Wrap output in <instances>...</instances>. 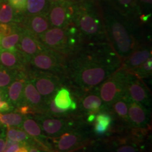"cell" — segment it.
Here are the masks:
<instances>
[{
    "label": "cell",
    "instance_id": "1",
    "mask_svg": "<svg viewBox=\"0 0 152 152\" xmlns=\"http://www.w3.org/2000/svg\"><path fill=\"white\" fill-rule=\"evenodd\" d=\"M121 66L122 61L109 42L83 43L67 58L64 73L73 86L87 93Z\"/></svg>",
    "mask_w": 152,
    "mask_h": 152
},
{
    "label": "cell",
    "instance_id": "2",
    "mask_svg": "<svg viewBox=\"0 0 152 152\" xmlns=\"http://www.w3.org/2000/svg\"><path fill=\"white\" fill-rule=\"evenodd\" d=\"M99 5L108 42L122 63L142 45L140 25L117 10L108 0H96Z\"/></svg>",
    "mask_w": 152,
    "mask_h": 152
},
{
    "label": "cell",
    "instance_id": "3",
    "mask_svg": "<svg viewBox=\"0 0 152 152\" xmlns=\"http://www.w3.org/2000/svg\"><path fill=\"white\" fill-rule=\"evenodd\" d=\"M72 23L83 43L109 42L99 5L96 0H73Z\"/></svg>",
    "mask_w": 152,
    "mask_h": 152
},
{
    "label": "cell",
    "instance_id": "4",
    "mask_svg": "<svg viewBox=\"0 0 152 152\" xmlns=\"http://www.w3.org/2000/svg\"><path fill=\"white\" fill-rule=\"evenodd\" d=\"M37 38L45 47L66 58L73 54L83 44L78 30L72 23L66 28L51 27Z\"/></svg>",
    "mask_w": 152,
    "mask_h": 152
},
{
    "label": "cell",
    "instance_id": "5",
    "mask_svg": "<svg viewBox=\"0 0 152 152\" xmlns=\"http://www.w3.org/2000/svg\"><path fill=\"white\" fill-rule=\"evenodd\" d=\"M130 75L121 67L99 85V94L106 108L111 107L116 101L125 97Z\"/></svg>",
    "mask_w": 152,
    "mask_h": 152
},
{
    "label": "cell",
    "instance_id": "6",
    "mask_svg": "<svg viewBox=\"0 0 152 152\" xmlns=\"http://www.w3.org/2000/svg\"><path fill=\"white\" fill-rule=\"evenodd\" d=\"M42 130L47 136L56 138L66 132L78 128L79 123L68 116H53L47 114H39L35 117Z\"/></svg>",
    "mask_w": 152,
    "mask_h": 152
},
{
    "label": "cell",
    "instance_id": "7",
    "mask_svg": "<svg viewBox=\"0 0 152 152\" xmlns=\"http://www.w3.org/2000/svg\"><path fill=\"white\" fill-rule=\"evenodd\" d=\"M66 56L48 48L33 56L28 61V66L33 70L49 72L56 75L64 73Z\"/></svg>",
    "mask_w": 152,
    "mask_h": 152
},
{
    "label": "cell",
    "instance_id": "8",
    "mask_svg": "<svg viewBox=\"0 0 152 152\" xmlns=\"http://www.w3.org/2000/svg\"><path fill=\"white\" fill-rule=\"evenodd\" d=\"M27 75L45 102L54 98L55 94L61 87V80L56 74L33 70L28 71Z\"/></svg>",
    "mask_w": 152,
    "mask_h": 152
},
{
    "label": "cell",
    "instance_id": "9",
    "mask_svg": "<svg viewBox=\"0 0 152 152\" xmlns=\"http://www.w3.org/2000/svg\"><path fill=\"white\" fill-rule=\"evenodd\" d=\"M73 0L51 3L47 18L51 27L66 28L72 23Z\"/></svg>",
    "mask_w": 152,
    "mask_h": 152
},
{
    "label": "cell",
    "instance_id": "10",
    "mask_svg": "<svg viewBox=\"0 0 152 152\" xmlns=\"http://www.w3.org/2000/svg\"><path fill=\"white\" fill-rule=\"evenodd\" d=\"M123 99L126 101L127 103L129 102H138L147 107H149L151 105L149 89L142 79L138 78L132 73L127 85L126 94Z\"/></svg>",
    "mask_w": 152,
    "mask_h": 152
},
{
    "label": "cell",
    "instance_id": "11",
    "mask_svg": "<svg viewBox=\"0 0 152 152\" xmlns=\"http://www.w3.org/2000/svg\"><path fill=\"white\" fill-rule=\"evenodd\" d=\"M54 141L53 152H71L80 148L89 141V137L77 130L63 134Z\"/></svg>",
    "mask_w": 152,
    "mask_h": 152
},
{
    "label": "cell",
    "instance_id": "12",
    "mask_svg": "<svg viewBox=\"0 0 152 152\" xmlns=\"http://www.w3.org/2000/svg\"><path fill=\"white\" fill-rule=\"evenodd\" d=\"M46 48L38 39L37 37L23 27L20 40L16 45V49L23 57L28 65L32 57Z\"/></svg>",
    "mask_w": 152,
    "mask_h": 152
},
{
    "label": "cell",
    "instance_id": "13",
    "mask_svg": "<svg viewBox=\"0 0 152 152\" xmlns=\"http://www.w3.org/2000/svg\"><path fill=\"white\" fill-rule=\"evenodd\" d=\"M27 77V71H19L14 80L7 87V101L15 109L23 104V88Z\"/></svg>",
    "mask_w": 152,
    "mask_h": 152
},
{
    "label": "cell",
    "instance_id": "14",
    "mask_svg": "<svg viewBox=\"0 0 152 152\" xmlns=\"http://www.w3.org/2000/svg\"><path fill=\"white\" fill-rule=\"evenodd\" d=\"M129 125L144 129L150 122V113L145 106L135 102H128Z\"/></svg>",
    "mask_w": 152,
    "mask_h": 152
},
{
    "label": "cell",
    "instance_id": "15",
    "mask_svg": "<svg viewBox=\"0 0 152 152\" xmlns=\"http://www.w3.org/2000/svg\"><path fill=\"white\" fill-rule=\"evenodd\" d=\"M23 104L29 106L35 113H45V100L28 77L26 79L23 88Z\"/></svg>",
    "mask_w": 152,
    "mask_h": 152
},
{
    "label": "cell",
    "instance_id": "16",
    "mask_svg": "<svg viewBox=\"0 0 152 152\" xmlns=\"http://www.w3.org/2000/svg\"><path fill=\"white\" fill-rule=\"evenodd\" d=\"M151 57V47L142 43L122 63L121 67L130 73Z\"/></svg>",
    "mask_w": 152,
    "mask_h": 152
},
{
    "label": "cell",
    "instance_id": "17",
    "mask_svg": "<svg viewBox=\"0 0 152 152\" xmlns=\"http://www.w3.org/2000/svg\"><path fill=\"white\" fill-rule=\"evenodd\" d=\"M20 25L36 37L41 35L51 28L47 16L42 14L24 16Z\"/></svg>",
    "mask_w": 152,
    "mask_h": 152
},
{
    "label": "cell",
    "instance_id": "18",
    "mask_svg": "<svg viewBox=\"0 0 152 152\" xmlns=\"http://www.w3.org/2000/svg\"><path fill=\"white\" fill-rule=\"evenodd\" d=\"M123 15L140 26V11L137 0H108Z\"/></svg>",
    "mask_w": 152,
    "mask_h": 152
},
{
    "label": "cell",
    "instance_id": "19",
    "mask_svg": "<svg viewBox=\"0 0 152 152\" xmlns=\"http://www.w3.org/2000/svg\"><path fill=\"white\" fill-rule=\"evenodd\" d=\"M0 64L10 69L19 71H27L28 65L18 51L11 52L1 49Z\"/></svg>",
    "mask_w": 152,
    "mask_h": 152
},
{
    "label": "cell",
    "instance_id": "20",
    "mask_svg": "<svg viewBox=\"0 0 152 152\" xmlns=\"http://www.w3.org/2000/svg\"><path fill=\"white\" fill-rule=\"evenodd\" d=\"M21 128L38 143L41 144L45 149L51 151L52 149L49 147V144L46 142L47 137L42 132V130L37 121L31 118L26 117L21 125Z\"/></svg>",
    "mask_w": 152,
    "mask_h": 152
},
{
    "label": "cell",
    "instance_id": "21",
    "mask_svg": "<svg viewBox=\"0 0 152 152\" xmlns=\"http://www.w3.org/2000/svg\"><path fill=\"white\" fill-rule=\"evenodd\" d=\"M80 108L82 111L88 115H95L104 110L106 106L103 105L102 100L98 94H89L85 95L81 99Z\"/></svg>",
    "mask_w": 152,
    "mask_h": 152
},
{
    "label": "cell",
    "instance_id": "22",
    "mask_svg": "<svg viewBox=\"0 0 152 152\" xmlns=\"http://www.w3.org/2000/svg\"><path fill=\"white\" fill-rule=\"evenodd\" d=\"M54 100L56 106L61 109L73 111L77 109V104L72 98L69 90L61 87L54 95Z\"/></svg>",
    "mask_w": 152,
    "mask_h": 152
},
{
    "label": "cell",
    "instance_id": "23",
    "mask_svg": "<svg viewBox=\"0 0 152 152\" xmlns=\"http://www.w3.org/2000/svg\"><path fill=\"white\" fill-rule=\"evenodd\" d=\"M24 18V14L18 12L7 1H4L0 5V23H20Z\"/></svg>",
    "mask_w": 152,
    "mask_h": 152
},
{
    "label": "cell",
    "instance_id": "24",
    "mask_svg": "<svg viewBox=\"0 0 152 152\" xmlns=\"http://www.w3.org/2000/svg\"><path fill=\"white\" fill-rule=\"evenodd\" d=\"M51 2L49 0H27L24 16L48 14Z\"/></svg>",
    "mask_w": 152,
    "mask_h": 152
},
{
    "label": "cell",
    "instance_id": "25",
    "mask_svg": "<svg viewBox=\"0 0 152 152\" xmlns=\"http://www.w3.org/2000/svg\"><path fill=\"white\" fill-rule=\"evenodd\" d=\"M94 132L97 135H103L109 130L112 123L111 115L105 111H99L95 115Z\"/></svg>",
    "mask_w": 152,
    "mask_h": 152
},
{
    "label": "cell",
    "instance_id": "26",
    "mask_svg": "<svg viewBox=\"0 0 152 152\" xmlns=\"http://www.w3.org/2000/svg\"><path fill=\"white\" fill-rule=\"evenodd\" d=\"M19 71L10 69L0 64V90L7 91V87L14 80Z\"/></svg>",
    "mask_w": 152,
    "mask_h": 152
},
{
    "label": "cell",
    "instance_id": "27",
    "mask_svg": "<svg viewBox=\"0 0 152 152\" xmlns=\"http://www.w3.org/2000/svg\"><path fill=\"white\" fill-rule=\"evenodd\" d=\"M25 117L23 115L15 112V113H0V123L7 127L21 128Z\"/></svg>",
    "mask_w": 152,
    "mask_h": 152
},
{
    "label": "cell",
    "instance_id": "28",
    "mask_svg": "<svg viewBox=\"0 0 152 152\" xmlns=\"http://www.w3.org/2000/svg\"><path fill=\"white\" fill-rule=\"evenodd\" d=\"M23 30L22 28L16 33L11 34L10 35L6 36L1 38L0 40V48L4 50L11 51V52H16V45L20 40V35H21V32Z\"/></svg>",
    "mask_w": 152,
    "mask_h": 152
},
{
    "label": "cell",
    "instance_id": "29",
    "mask_svg": "<svg viewBox=\"0 0 152 152\" xmlns=\"http://www.w3.org/2000/svg\"><path fill=\"white\" fill-rule=\"evenodd\" d=\"M111 106L113 107V111L118 116L129 124L128 105L126 101L123 99H119L116 101Z\"/></svg>",
    "mask_w": 152,
    "mask_h": 152
},
{
    "label": "cell",
    "instance_id": "30",
    "mask_svg": "<svg viewBox=\"0 0 152 152\" xmlns=\"http://www.w3.org/2000/svg\"><path fill=\"white\" fill-rule=\"evenodd\" d=\"M151 0H137L140 11V23H148L151 16Z\"/></svg>",
    "mask_w": 152,
    "mask_h": 152
},
{
    "label": "cell",
    "instance_id": "31",
    "mask_svg": "<svg viewBox=\"0 0 152 152\" xmlns=\"http://www.w3.org/2000/svg\"><path fill=\"white\" fill-rule=\"evenodd\" d=\"M152 72V58L151 57L143 63L142 65L138 66L132 72V74L134 75L138 78L143 79L149 77L151 75Z\"/></svg>",
    "mask_w": 152,
    "mask_h": 152
},
{
    "label": "cell",
    "instance_id": "32",
    "mask_svg": "<svg viewBox=\"0 0 152 152\" xmlns=\"http://www.w3.org/2000/svg\"><path fill=\"white\" fill-rule=\"evenodd\" d=\"M113 152H142V149L136 142H127V140H122L115 144Z\"/></svg>",
    "mask_w": 152,
    "mask_h": 152
},
{
    "label": "cell",
    "instance_id": "33",
    "mask_svg": "<svg viewBox=\"0 0 152 152\" xmlns=\"http://www.w3.org/2000/svg\"><path fill=\"white\" fill-rule=\"evenodd\" d=\"M22 28L20 23H0V36L1 37L10 35L16 33Z\"/></svg>",
    "mask_w": 152,
    "mask_h": 152
},
{
    "label": "cell",
    "instance_id": "34",
    "mask_svg": "<svg viewBox=\"0 0 152 152\" xmlns=\"http://www.w3.org/2000/svg\"><path fill=\"white\" fill-rule=\"evenodd\" d=\"M7 1L18 12L24 14L27 0H7Z\"/></svg>",
    "mask_w": 152,
    "mask_h": 152
},
{
    "label": "cell",
    "instance_id": "35",
    "mask_svg": "<svg viewBox=\"0 0 152 152\" xmlns=\"http://www.w3.org/2000/svg\"><path fill=\"white\" fill-rule=\"evenodd\" d=\"M15 110V108L6 100L0 101V112H8Z\"/></svg>",
    "mask_w": 152,
    "mask_h": 152
},
{
    "label": "cell",
    "instance_id": "36",
    "mask_svg": "<svg viewBox=\"0 0 152 152\" xmlns=\"http://www.w3.org/2000/svg\"><path fill=\"white\" fill-rule=\"evenodd\" d=\"M22 145H25V144L20 143V142H16V144H13L11 147H9L8 149H5L4 152H16L17 150H18L19 148L21 147Z\"/></svg>",
    "mask_w": 152,
    "mask_h": 152
},
{
    "label": "cell",
    "instance_id": "37",
    "mask_svg": "<svg viewBox=\"0 0 152 152\" xmlns=\"http://www.w3.org/2000/svg\"><path fill=\"white\" fill-rule=\"evenodd\" d=\"M29 152H50L46 150H44L39 147H37V145H30L28 147Z\"/></svg>",
    "mask_w": 152,
    "mask_h": 152
},
{
    "label": "cell",
    "instance_id": "38",
    "mask_svg": "<svg viewBox=\"0 0 152 152\" xmlns=\"http://www.w3.org/2000/svg\"><path fill=\"white\" fill-rule=\"evenodd\" d=\"M6 144V138L5 137L0 134V152H4Z\"/></svg>",
    "mask_w": 152,
    "mask_h": 152
},
{
    "label": "cell",
    "instance_id": "39",
    "mask_svg": "<svg viewBox=\"0 0 152 152\" xmlns=\"http://www.w3.org/2000/svg\"><path fill=\"white\" fill-rule=\"evenodd\" d=\"M1 100L7 101V91L0 90V101Z\"/></svg>",
    "mask_w": 152,
    "mask_h": 152
},
{
    "label": "cell",
    "instance_id": "40",
    "mask_svg": "<svg viewBox=\"0 0 152 152\" xmlns=\"http://www.w3.org/2000/svg\"><path fill=\"white\" fill-rule=\"evenodd\" d=\"M16 152H29L28 151V146L26 145H22L19 149L17 150Z\"/></svg>",
    "mask_w": 152,
    "mask_h": 152
},
{
    "label": "cell",
    "instance_id": "41",
    "mask_svg": "<svg viewBox=\"0 0 152 152\" xmlns=\"http://www.w3.org/2000/svg\"><path fill=\"white\" fill-rule=\"evenodd\" d=\"M71 1V0H49L51 3L54 2H60V1Z\"/></svg>",
    "mask_w": 152,
    "mask_h": 152
},
{
    "label": "cell",
    "instance_id": "42",
    "mask_svg": "<svg viewBox=\"0 0 152 152\" xmlns=\"http://www.w3.org/2000/svg\"><path fill=\"white\" fill-rule=\"evenodd\" d=\"M0 1L1 2H4V1H7V0H0Z\"/></svg>",
    "mask_w": 152,
    "mask_h": 152
},
{
    "label": "cell",
    "instance_id": "43",
    "mask_svg": "<svg viewBox=\"0 0 152 152\" xmlns=\"http://www.w3.org/2000/svg\"><path fill=\"white\" fill-rule=\"evenodd\" d=\"M1 36H0V40H1Z\"/></svg>",
    "mask_w": 152,
    "mask_h": 152
},
{
    "label": "cell",
    "instance_id": "44",
    "mask_svg": "<svg viewBox=\"0 0 152 152\" xmlns=\"http://www.w3.org/2000/svg\"><path fill=\"white\" fill-rule=\"evenodd\" d=\"M1 3H2V2H1V1H0V5H1Z\"/></svg>",
    "mask_w": 152,
    "mask_h": 152
},
{
    "label": "cell",
    "instance_id": "45",
    "mask_svg": "<svg viewBox=\"0 0 152 152\" xmlns=\"http://www.w3.org/2000/svg\"><path fill=\"white\" fill-rule=\"evenodd\" d=\"M78 152H85V151H78Z\"/></svg>",
    "mask_w": 152,
    "mask_h": 152
},
{
    "label": "cell",
    "instance_id": "46",
    "mask_svg": "<svg viewBox=\"0 0 152 152\" xmlns=\"http://www.w3.org/2000/svg\"><path fill=\"white\" fill-rule=\"evenodd\" d=\"M0 52H1V48H0Z\"/></svg>",
    "mask_w": 152,
    "mask_h": 152
}]
</instances>
